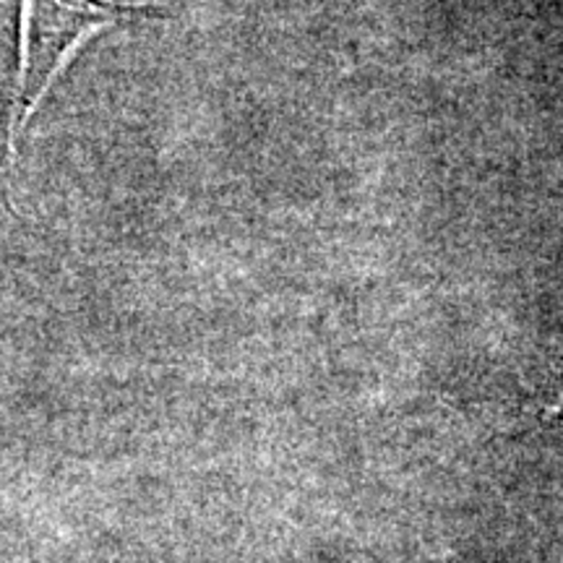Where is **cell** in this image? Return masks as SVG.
<instances>
[{"label":"cell","instance_id":"cell-1","mask_svg":"<svg viewBox=\"0 0 563 563\" xmlns=\"http://www.w3.org/2000/svg\"><path fill=\"white\" fill-rule=\"evenodd\" d=\"M146 16H162V9L115 0H19V58L5 129L9 173L16 165V150L26 125L76 55L100 32Z\"/></svg>","mask_w":563,"mask_h":563}]
</instances>
